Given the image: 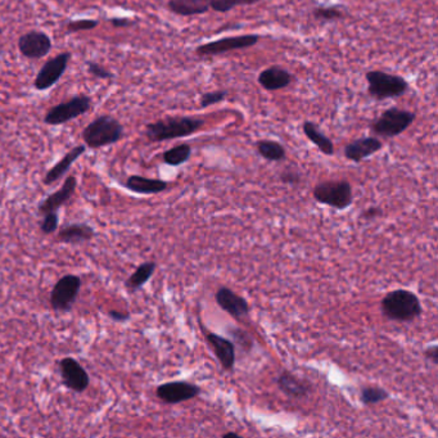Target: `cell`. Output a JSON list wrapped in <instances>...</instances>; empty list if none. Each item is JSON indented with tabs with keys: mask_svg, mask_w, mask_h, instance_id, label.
Listing matches in <instances>:
<instances>
[{
	"mask_svg": "<svg viewBox=\"0 0 438 438\" xmlns=\"http://www.w3.org/2000/svg\"><path fill=\"white\" fill-rule=\"evenodd\" d=\"M205 125V121L189 116L166 117L150 122L146 127V136L150 141H165L186 138L197 133Z\"/></svg>",
	"mask_w": 438,
	"mask_h": 438,
	"instance_id": "obj_1",
	"label": "cell"
},
{
	"mask_svg": "<svg viewBox=\"0 0 438 438\" xmlns=\"http://www.w3.org/2000/svg\"><path fill=\"white\" fill-rule=\"evenodd\" d=\"M380 309L387 319L394 321H413L423 312L420 299L408 290L388 292L380 302Z\"/></svg>",
	"mask_w": 438,
	"mask_h": 438,
	"instance_id": "obj_2",
	"label": "cell"
},
{
	"mask_svg": "<svg viewBox=\"0 0 438 438\" xmlns=\"http://www.w3.org/2000/svg\"><path fill=\"white\" fill-rule=\"evenodd\" d=\"M82 139L91 149L103 148L121 141L124 136V127L119 120L102 115L93 120L88 127L82 130Z\"/></svg>",
	"mask_w": 438,
	"mask_h": 438,
	"instance_id": "obj_3",
	"label": "cell"
},
{
	"mask_svg": "<svg viewBox=\"0 0 438 438\" xmlns=\"http://www.w3.org/2000/svg\"><path fill=\"white\" fill-rule=\"evenodd\" d=\"M368 93L377 101L402 97L408 90V84L402 76L387 74L385 71H369L365 75Z\"/></svg>",
	"mask_w": 438,
	"mask_h": 438,
	"instance_id": "obj_4",
	"label": "cell"
},
{
	"mask_svg": "<svg viewBox=\"0 0 438 438\" xmlns=\"http://www.w3.org/2000/svg\"><path fill=\"white\" fill-rule=\"evenodd\" d=\"M416 119V115L414 112L392 107L382 112L378 119L371 122V133L377 136L392 139L406 131Z\"/></svg>",
	"mask_w": 438,
	"mask_h": 438,
	"instance_id": "obj_5",
	"label": "cell"
},
{
	"mask_svg": "<svg viewBox=\"0 0 438 438\" xmlns=\"http://www.w3.org/2000/svg\"><path fill=\"white\" fill-rule=\"evenodd\" d=\"M312 195L321 205L335 208L338 211L346 210L352 205V186L347 180H328L314 188Z\"/></svg>",
	"mask_w": 438,
	"mask_h": 438,
	"instance_id": "obj_6",
	"label": "cell"
},
{
	"mask_svg": "<svg viewBox=\"0 0 438 438\" xmlns=\"http://www.w3.org/2000/svg\"><path fill=\"white\" fill-rule=\"evenodd\" d=\"M91 108V99L88 96H77L71 98L66 102L57 104L52 107L45 115L44 122L46 125L58 127L65 125L72 120L80 117L89 112Z\"/></svg>",
	"mask_w": 438,
	"mask_h": 438,
	"instance_id": "obj_7",
	"label": "cell"
},
{
	"mask_svg": "<svg viewBox=\"0 0 438 438\" xmlns=\"http://www.w3.org/2000/svg\"><path fill=\"white\" fill-rule=\"evenodd\" d=\"M82 288V278L77 275L68 274L62 276L54 284L51 292V306L57 312H68L72 310L75 302Z\"/></svg>",
	"mask_w": 438,
	"mask_h": 438,
	"instance_id": "obj_8",
	"label": "cell"
},
{
	"mask_svg": "<svg viewBox=\"0 0 438 438\" xmlns=\"http://www.w3.org/2000/svg\"><path fill=\"white\" fill-rule=\"evenodd\" d=\"M260 35H256V34L223 37V39L212 40V41H208V43L197 46L195 53L200 57L221 56V54H225V53L233 52V51H240V49L252 48V46H255L260 41Z\"/></svg>",
	"mask_w": 438,
	"mask_h": 438,
	"instance_id": "obj_9",
	"label": "cell"
},
{
	"mask_svg": "<svg viewBox=\"0 0 438 438\" xmlns=\"http://www.w3.org/2000/svg\"><path fill=\"white\" fill-rule=\"evenodd\" d=\"M70 60H71V53L63 52L56 56L52 60H48L44 66L39 70L37 77L34 80V88L39 91L51 89L60 82L62 76L66 72Z\"/></svg>",
	"mask_w": 438,
	"mask_h": 438,
	"instance_id": "obj_10",
	"label": "cell"
},
{
	"mask_svg": "<svg viewBox=\"0 0 438 438\" xmlns=\"http://www.w3.org/2000/svg\"><path fill=\"white\" fill-rule=\"evenodd\" d=\"M200 394H201L200 387L184 380L164 383L157 387L156 389L157 397L169 405L193 400L197 396H200Z\"/></svg>",
	"mask_w": 438,
	"mask_h": 438,
	"instance_id": "obj_11",
	"label": "cell"
},
{
	"mask_svg": "<svg viewBox=\"0 0 438 438\" xmlns=\"http://www.w3.org/2000/svg\"><path fill=\"white\" fill-rule=\"evenodd\" d=\"M60 373L62 383L70 391L77 394L84 392L90 385L88 371L74 357H65L60 361Z\"/></svg>",
	"mask_w": 438,
	"mask_h": 438,
	"instance_id": "obj_12",
	"label": "cell"
},
{
	"mask_svg": "<svg viewBox=\"0 0 438 438\" xmlns=\"http://www.w3.org/2000/svg\"><path fill=\"white\" fill-rule=\"evenodd\" d=\"M52 40L43 31H27L18 39V49L29 60H40L51 53Z\"/></svg>",
	"mask_w": 438,
	"mask_h": 438,
	"instance_id": "obj_13",
	"label": "cell"
},
{
	"mask_svg": "<svg viewBox=\"0 0 438 438\" xmlns=\"http://www.w3.org/2000/svg\"><path fill=\"white\" fill-rule=\"evenodd\" d=\"M382 148H383V143L379 141L378 136H364V138H359L356 141L349 143L344 147L343 153L349 161L360 164L361 161L375 155Z\"/></svg>",
	"mask_w": 438,
	"mask_h": 438,
	"instance_id": "obj_14",
	"label": "cell"
},
{
	"mask_svg": "<svg viewBox=\"0 0 438 438\" xmlns=\"http://www.w3.org/2000/svg\"><path fill=\"white\" fill-rule=\"evenodd\" d=\"M216 302L234 319H243L250 314V306L245 298L240 297L228 287H221L216 292Z\"/></svg>",
	"mask_w": 438,
	"mask_h": 438,
	"instance_id": "obj_15",
	"label": "cell"
},
{
	"mask_svg": "<svg viewBox=\"0 0 438 438\" xmlns=\"http://www.w3.org/2000/svg\"><path fill=\"white\" fill-rule=\"evenodd\" d=\"M77 188V179L75 176H68L63 186L56 193L48 195L45 200L39 203L37 211L40 215H45L49 212H57L65 203H67L71 197L74 195L75 191Z\"/></svg>",
	"mask_w": 438,
	"mask_h": 438,
	"instance_id": "obj_16",
	"label": "cell"
},
{
	"mask_svg": "<svg viewBox=\"0 0 438 438\" xmlns=\"http://www.w3.org/2000/svg\"><path fill=\"white\" fill-rule=\"evenodd\" d=\"M207 341L225 371H233L236 365V344L221 335L207 333Z\"/></svg>",
	"mask_w": 438,
	"mask_h": 438,
	"instance_id": "obj_17",
	"label": "cell"
},
{
	"mask_svg": "<svg viewBox=\"0 0 438 438\" xmlns=\"http://www.w3.org/2000/svg\"><path fill=\"white\" fill-rule=\"evenodd\" d=\"M293 80L292 75L288 70L279 67V66H271L264 71H261L257 82L261 86L268 91H276L282 90L287 86H290V82Z\"/></svg>",
	"mask_w": 438,
	"mask_h": 438,
	"instance_id": "obj_18",
	"label": "cell"
},
{
	"mask_svg": "<svg viewBox=\"0 0 438 438\" xmlns=\"http://www.w3.org/2000/svg\"><path fill=\"white\" fill-rule=\"evenodd\" d=\"M85 150H86L85 146H77L71 150H68L63 158H60V161L46 172V175L43 179V183L45 186H52L53 183H56L60 179L63 178V175L67 174L71 166L85 153Z\"/></svg>",
	"mask_w": 438,
	"mask_h": 438,
	"instance_id": "obj_19",
	"label": "cell"
},
{
	"mask_svg": "<svg viewBox=\"0 0 438 438\" xmlns=\"http://www.w3.org/2000/svg\"><path fill=\"white\" fill-rule=\"evenodd\" d=\"M278 387L281 388L283 394L293 399H304L310 394L311 387L306 383L302 379L297 378L290 371H283L282 374L276 379Z\"/></svg>",
	"mask_w": 438,
	"mask_h": 438,
	"instance_id": "obj_20",
	"label": "cell"
},
{
	"mask_svg": "<svg viewBox=\"0 0 438 438\" xmlns=\"http://www.w3.org/2000/svg\"><path fill=\"white\" fill-rule=\"evenodd\" d=\"M125 188L136 194H158L165 192L169 184L161 179H149L139 175H131L125 181Z\"/></svg>",
	"mask_w": 438,
	"mask_h": 438,
	"instance_id": "obj_21",
	"label": "cell"
},
{
	"mask_svg": "<svg viewBox=\"0 0 438 438\" xmlns=\"http://www.w3.org/2000/svg\"><path fill=\"white\" fill-rule=\"evenodd\" d=\"M96 236L94 229L85 223L70 224L60 229L58 233V240L68 245L84 243L93 239Z\"/></svg>",
	"mask_w": 438,
	"mask_h": 438,
	"instance_id": "obj_22",
	"label": "cell"
},
{
	"mask_svg": "<svg viewBox=\"0 0 438 438\" xmlns=\"http://www.w3.org/2000/svg\"><path fill=\"white\" fill-rule=\"evenodd\" d=\"M167 8L171 13L181 17L205 15L211 9L210 0H169Z\"/></svg>",
	"mask_w": 438,
	"mask_h": 438,
	"instance_id": "obj_23",
	"label": "cell"
},
{
	"mask_svg": "<svg viewBox=\"0 0 438 438\" xmlns=\"http://www.w3.org/2000/svg\"><path fill=\"white\" fill-rule=\"evenodd\" d=\"M302 130H304V135L307 136V139L311 141L312 144H315L321 153H324L327 156L335 155L333 141H330L324 133L320 131L319 127L315 122L304 121Z\"/></svg>",
	"mask_w": 438,
	"mask_h": 438,
	"instance_id": "obj_24",
	"label": "cell"
},
{
	"mask_svg": "<svg viewBox=\"0 0 438 438\" xmlns=\"http://www.w3.org/2000/svg\"><path fill=\"white\" fill-rule=\"evenodd\" d=\"M156 268V262H153V261L143 262L141 265L138 266L134 273L129 276V279L125 282V287L131 292L141 290L144 287V284H147L149 279L153 276Z\"/></svg>",
	"mask_w": 438,
	"mask_h": 438,
	"instance_id": "obj_25",
	"label": "cell"
},
{
	"mask_svg": "<svg viewBox=\"0 0 438 438\" xmlns=\"http://www.w3.org/2000/svg\"><path fill=\"white\" fill-rule=\"evenodd\" d=\"M256 148H257V152L262 158H265L268 161H273V162H281L287 155L285 148L283 147L282 144L275 141H268V139L259 141L256 143Z\"/></svg>",
	"mask_w": 438,
	"mask_h": 438,
	"instance_id": "obj_26",
	"label": "cell"
},
{
	"mask_svg": "<svg viewBox=\"0 0 438 438\" xmlns=\"http://www.w3.org/2000/svg\"><path fill=\"white\" fill-rule=\"evenodd\" d=\"M192 156V147L186 143L179 144L176 147L167 149L164 153V162L169 166H180V165L186 164V161Z\"/></svg>",
	"mask_w": 438,
	"mask_h": 438,
	"instance_id": "obj_27",
	"label": "cell"
},
{
	"mask_svg": "<svg viewBox=\"0 0 438 438\" xmlns=\"http://www.w3.org/2000/svg\"><path fill=\"white\" fill-rule=\"evenodd\" d=\"M388 396L389 394L387 392L386 389H383L380 387H363L361 392H360V400L365 406H371V405L385 401L388 399Z\"/></svg>",
	"mask_w": 438,
	"mask_h": 438,
	"instance_id": "obj_28",
	"label": "cell"
},
{
	"mask_svg": "<svg viewBox=\"0 0 438 438\" xmlns=\"http://www.w3.org/2000/svg\"><path fill=\"white\" fill-rule=\"evenodd\" d=\"M259 1L261 0H210V7L215 12L226 13V12H231L234 8L240 7V6H251Z\"/></svg>",
	"mask_w": 438,
	"mask_h": 438,
	"instance_id": "obj_29",
	"label": "cell"
},
{
	"mask_svg": "<svg viewBox=\"0 0 438 438\" xmlns=\"http://www.w3.org/2000/svg\"><path fill=\"white\" fill-rule=\"evenodd\" d=\"M312 15L320 21H335L344 17L343 12L337 7H318L312 11Z\"/></svg>",
	"mask_w": 438,
	"mask_h": 438,
	"instance_id": "obj_30",
	"label": "cell"
},
{
	"mask_svg": "<svg viewBox=\"0 0 438 438\" xmlns=\"http://www.w3.org/2000/svg\"><path fill=\"white\" fill-rule=\"evenodd\" d=\"M99 25L98 20H74V21H70L66 25V30L67 32H80V31H90L94 30Z\"/></svg>",
	"mask_w": 438,
	"mask_h": 438,
	"instance_id": "obj_31",
	"label": "cell"
},
{
	"mask_svg": "<svg viewBox=\"0 0 438 438\" xmlns=\"http://www.w3.org/2000/svg\"><path fill=\"white\" fill-rule=\"evenodd\" d=\"M226 98H228V91H226V90L207 91V93L202 94L201 107L202 108H207L210 105L221 103V102H224Z\"/></svg>",
	"mask_w": 438,
	"mask_h": 438,
	"instance_id": "obj_32",
	"label": "cell"
},
{
	"mask_svg": "<svg viewBox=\"0 0 438 438\" xmlns=\"http://www.w3.org/2000/svg\"><path fill=\"white\" fill-rule=\"evenodd\" d=\"M41 223H40V231L44 234H52L58 231V224H60V217L57 212H49L45 214Z\"/></svg>",
	"mask_w": 438,
	"mask_h": 438,
	"instance_id": "obj_33",
	"label": "cell"
},
{
	"mask_svg": "<svg viewBox=\"0 0 438 438\" xmlns=\"http://www.w3.org/2000/svg\"><path fill=\"white\" fill-rule=\"evenodd\" d=\"M86 67H88V72L90 75H93L94 77L97 79H102V80H111L115 77V75L112 74L110 70L104 68L103 66L98 65L96 62H86Z\"/></svg>",
	"mask_w": 438,
	"mask_h": 438,
	"instance_id": "obj_34",
	"label": "cell"
},
{
	"mask_svg": "<svg viewBox=\"0 0 438 438\" xmlns=\"http://www.w3.org/2000/svg\"><path fill=\"white\" fill-rule=\"evenodd\" d=\"M229 332H231L233 337L237 340L238 343L240 344L242 349L245 347L247 351H250V349H252V341H251L250 335H247V333L242 332L240 329H229Z\"/></svg>",
	"mask_w": 438,
	"mask_h": 438,
	"instance_id": "obj_35",
	"label": "cell"
},
{
	"mask_svg": "<svg viewBox=\"0 0 438 438\" xmlns=\"http://www.w3.org/2000/svg\"><path fill=\"white\" fill-rule=\"evenodd\" d=\"M281 181L284 183V184L295 186V184H298V183L301 181V175L298 174V171L287 169V170L282 171V174H281Z\"/></svg>",
	"mask_w": 438,
	"mask_h": 438,
	"instance_id": "obj_36",
	"label": "cell"
},
{
	"mask_svg": "<svg viewBox=\"0 0 438 438\" xmlns=\"http://www.w3.org/2000/svg\"><path fill=\"white\" fill-rule=\"evenodd\" d=\"M112 25L117 29H124V27H130V26H134L135 22L133 20H129V18H124V17H120V18H111L110 20Z\"/></svg>",
	"mask_w": 438,
	"mask_h": 438,
	"instance_id": "obj_37",
	"label": "cell"
},
{
	"mask_svg": "<svg viewBox=\"0 0 438 438\" xmlns=\"http://www.w3.org/2000/svg\"><path fill=\"white\" fill-rule=\"evenodd\" d=\"M424 356L428 360H431L434 365L438 364V346L437 344H432L431 347L424 351Z\"/></svg>",
	"mask_w": 438,
	"mask_h": 438,
	"instance_id": "obj_38",
	"label": "cell"
},
{
	"mask_svg": "<svg viewBox=\"0 0 438 438\" xmlns=\"http://www.w3.org/2000/svg\"><path fill=\"white\" fill-rule=\"evenodd\" d=\"M108 316L112 320H115L116 323H125V321L130 319V314L129 312L116 311V310H111V311L108 312Z\"/></svg>",
	"mask_w": 438,
	"mask_h": 438,
	"instance_id": "obj_39",
	"label": "cell"
},
{
	"mask_svg": "<svg viewBox=\"0 0 438 438\" xmlns=\"http://www.w3.org/2000/svg\"><path fill=\"white\" fill-rule=\"evenodd\" d=\"M380 215H382V210H380V208L371 207L368 208V210H365L361 217H363V219H366V220H374V219H377V217Z\"/></svg>",
	"mask_w": 438,
	"mask_h": 438,
	"instance_id": "obj_40",
	"label": "cell"
},
{
	"mask_svg": "<svg viewBox=\"0 0 438 438\" xmlns=\"http://www.w3.org/2000/svg\"><path fill=\"white\" fill-rule=\"evenodd\" d=\"M239 438V434H238V433H236V432H229V433H225V434H224L223 438Z\"/></svg>",
	"mask_w": 438,
	"mask_h": 438,
	"instance_id": "obj_41",
	"label": "cell"
}]
</instances>
